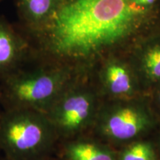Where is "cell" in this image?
Wrapping results in <instances>:
<instances>
[{"mask_svg": "<svg viewBox=\"0 0 160 160\" xmlns=\"http://www.w3.org/2000/svg\"><path fill=\"white\" fill-rule=\"evenodd\" d=\"M103 79L109 91L114 94H128L133 90V83L128 71L118 64H111L106 67Z\"/></svg>", "mask_w": 160, "mask_h": 160, "instance_id": "cell-9", "label": "cell"}, {"mask_svg": "<svg viewBox=\"0 0 160 160\" xmlns=\"http://www.w3.org/2000/svg\"><path fill=\"white\" fill-rule=\"evenodd\" d=\"M142 68L148 79L152 81L160 79V45L153 46L145 52Z\"/></svg>", "mask_w": 160, "mask_h": 160, "instance_id": "cell-10", "label": "cell"}, {"mask_svg": "<svg viewBox=\"0 0 160 160\" xmlns=\"http://www.w3.org/2000/svg\"><path fill=\"white\" fill-rule=\"evenodd\" d=\"M120 160H157V155L150 143L137 142L122 152Z\"/></svg>", "mask_w": 160, "mask_h": 160, "instance_id": "cell-11", "label": "cell"}, {"mask_svg": "<svg viewBox=\"0 0 160 160\" xmlns=\"http://www.w3.org/2000/svg\"><path fill=\"white\" fill-rule=\"evenodd\" d=\"M28 49L26 40L5 18L0 17V77L19 69Z\"/></svg>", "mask_w": 160, "mask_h": 160, "instance_id": "cell-6", "label": "cell"}, {"mask_svg": "<svg viewBox=\"0 0 160 160\" xmlns=\"http://www.w3.org/2000/svg\"><path fill=\"white\" fill-rule=\"evenodd\" d=\"M47 160H59V159H52V158L50 157L49 159H48ZM64 160H65V159H64Z\"/></svg>", "mask_w": 160, "mask_h": 160, "instance_id": "cell-13", "label": "cell"}, {"mask_svg": "<svg viewBox=\"0 0 160 160\" xmlns=\"http://www.w3.org/2000/svg\"><path fill=\"white\" fill-rule=\"evenodd\" d=\"M137 12L129 0H64L49 25L35 36L45 54L85 59L127 37Z\"/></svg>", "mask_w": 160, "mask_h": 160, "instance_id": "cell-1", "label": "cell"}, {"mask_svg": "<svg viewBox=\"0 0 160 160\" xmlns=\"http://www.w3.org/2000/svg\"><path fill=\"white\" fill-rule=\"evenodd\" d=\"M149 116L140 108L124 106L110 112L100 123L101 131L117 140H128L137 137L148 127Z\"/></svg>", "mask_w": 160, "mask_h": 160, "instance_id": "cell-5", "label": "cell"}, {"mask_svg": "<svg viewBox=\"0 0 160 160\" xmlns=\"http://www.w3.org/2000/svg\"><path fill=\"white\" fill-rule=\"evenodd\" d=\"M57 137L42 112L11 108L0 115V151L8 160H47Z\"/></svg>", "mask_w": 160, "mask_h": 160, "instance_id": "cell-2", "label": "cell"}, {"mask_svg": "<svg viewBox=\"0 0 160 160\" xmlns=\"http://www.w3.org/2000/svg\"><path fill=\"white\" fill-rule=\"evenodd\" d=\"M96 100L85 89L68 88L45 113L57 136H69L85 128L95 114Z\"/></svg>", "mask_w": 160, "mask_h": 160, "instance_id": "cell-4", "label": "cell"}, {"mask_svg": "<svg viewBox=\"0 0 160 160\" xmlns=\"http://www.w3.org/2000/svg\"><path fill=\"white\" fill-rule=\"evenodd\" d=\"M65 160H116L111 151L98 144L88 141H76L64 148Z\"/></svg>", "mask_w": 160, "mask_h": 160, "instance_id": "cell-8", "label": "cell"}, {"mask_svg": "<svg viewBox=\"0 0 160 160\" xmlns=\"http://www.w3.org/2000/svg\"><path fill=\"white\" fill-rule=\"evenodd\" d=\"M1 160H8V159H6V158H5V159H1Z\"/></svg>", "mask_w": 160, "mask_h": 160, "instance_id": "cell-15", "label": "cell"}, {"mask_svg": "<svg viewBox=\"0 0 160 160\" xmlns=\"http://www.w3.org/2000/svg\"><path fill=\"white\" fill-rule=\"evenodd\" d=\"M64 0H17L18 13L25 25L37 34L49 25Z\"/></svg>", "mask_w": 160, "mask_h": 160, "instance_id": "cell-7", "label": "cell"}, {"mask_svg": "<svg viewBox=\"0 0 160 160\" xmlns=\"http://www.w3.org/2000/svg\"><path fill=\"white\" fill-rule=\"evenodd\" d=\"M71 78L68 70L58 66L18 69L3 78L1 99L7 105L6 109H29L45 113L68 88Z\"/></svg>", "mask_w": 160, "mask_h": 160, "instance_id": "cell-3", "label": "cell"}, {"mask_svg": "<svg viewBox=\"0 0 160 160\" xmlns=\"http://www.w3.org/2000/svg\"><path fill=\"white\" fill-rule=\"evenodd\" d=\"M2 101V99H1V93H0V102Z\"/></svg>", "mask_w": 160, "mask_h": 160, "instance_id": "cell-14", "label": "cell"}, {"mask_svg": "<svg viewBox=\"0 0 160 160\" xmlns=\"http://www.w3.org/2000/svg\"><path fill=\"white\" fill-rule=\"evenodd\" d=\"M136 3L139 4V5H151L155 2V0H134Z\"/></svg>", "mask_w": 160, "mask_h": 160, "instance_id": "cell-12", "label": "cell"}, {"mask_svg": "<svg viewBox=\"0 0 160 160\" xmlns=\"http://www.w3.org/2000/svg\"><path fill=\"white\" fill-rule=\"evenodd\" d=\"M159 101H160V93H159Z\"/></svg>", "mask_w": 160, "mask_h": 160, "instance_id": "cell-16", "label": "cell"}]
</instances>
